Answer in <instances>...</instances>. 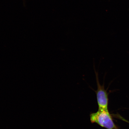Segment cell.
Wrapping results in <instances>:
<instances>
[{"instance_id": "obj_2", "label": "cell", "mask_w": 129, "mask_h": 129, "mask_svg": "<svg viewBox=\"0 0 129 129\" xmlns=\"http://www.w3.org/2000/svg\"><path fill=\"white\" fill-rule=\"evenodd\" d=\"M93 68L95 75L97 89L95 91L96 93L97 101L99 109H103L108 110V97L107 91L105 89L104 83L101 85L100 83L99 78L98 72L96 71L95 68L94 64H93Z\"/></svg>"}, {"instance_id": "obj_1", "label": "cell", "mask_w": 129, "mask_h": 129, "mask_svg": "<svg viewBox=\"0 0 129 129\" xmlns=\"http://www.w3.org/2000/svg\"><path fill=\"white\" fill-rule=\"evenodd\" d=\"M90 120L92 123H96L107 129H117L107 110L98 109L97 112L90 114Z\"/></svg>"}, {"instance_id": "obj_3", "label": "cell", "mask_w": 129, "mask_h": 129, "mask_svg": "<svg viewBox=\"0 0 129 129\" xmlns=\"http://www.w3.org/2000/svg\"><path fill=\"white\" fill-rule=\"evenodd\" d=\"M126 121L128 122L129 123V122L127 121Z\"/></svg>"}]
</instances>
